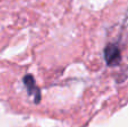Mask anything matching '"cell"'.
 Listing matches in <instances>:
<instances>
[{
    "label": "cell",
    "mask_w": 128,
    "mask_h": 127,
    "mask_svg": "<svg viewBox=\"0 0 128 127\" xmlns=\"http://www.w3.org/2000/svg\"><path fill=\"white\" fill-rule=\"evenodd\" d=\"M104 58L108 66H117L122 62V51L116 43H109L104 50Z\"/></svg>",
    "instance_id": "6da1fadb"
},
{
    "label": "cell",
    "mask_w": 128,
    "mask_h": 127,
    "mask_svg": "<svg viewBox=\"0 0 128 127\" xmlns=\"http://www.w3.org/2000/svg\"><path fill=\"white\" fill-rule=\"evenodd\" d=\"M22 81H24V84H25V87H26L28 94L29 96H33L34 101H35L36 104H38L40 100V98H42V94H40V88L36 86L33 76H30V74H26V76L22 78Z\"/></svg>",
    "instance_id": "7a4b0ae2"
}]
</instances>
